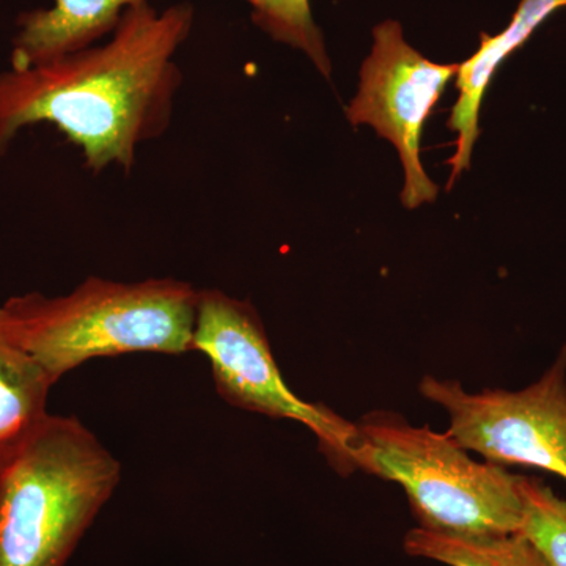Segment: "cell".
<instances>
[{"label":"cell","mask_w":566,"mask_h":566,"mask_svg":"<svg viewBox=\"0 0 566 566\" xmlns=\"http://www.w3.org/2000/svg\"><path fill=\"white\" fill-rule=\"evenodd\" d=\"M193 25L191 3L159 11L142 2L112 39L29 69L0 73V156L28 126L50 123L76 144L85 166L132 170L142 145L172 123L182 74L175 62Z\"/></svg>","instance_id":"cell-1"},{"label":"cell","mask_w":566,"mask_h":566,"mask_svg":"<svg viewBox=\"0 0 566 566\" xmlns=\"http://www.w3.org/2000/svg\"><path fill=\"white\" fill-rule=\"evenodd\" d=\"M200 290L177 279H85L63 296L28 293L2 304L11 333L57 382L98 357L192 353Z\"/></svg>","instance_id":"cell-2"},{"label":"cell","mask_w":566,"mask_h":566,"mask_svg":"<svg viewBox=\"0 0 566 566\" xmlns=\"http://www.w3.org/2000/svg\"><path fill=\"white\" fill-rule=\"evenodd\" d=\"M120 480L76 416H48L0 465V566H65Z\"/></svg>","instance_id":"cell-3"},{"label":"cell","mask_w":566,"mask_h":566,"mask_svg":"<svg viewBox=\"0 0 566 566\" xmlns=\"http://www.w3.org/2000/svg\"><path fill=\"white\" fill-rule=\"evenodd\" d=\"M365 471L405 488L422 528L460 536L520 534L521 475L476 463L449 434L416 428L387 412L356 424L352 472Z\"/></svg>","instance_id":"cell-4"},{"label":"cell","mask_w":566,"mask_h":566,"mask_svg":"<svg viewBox=\"0 0 566 566\" xmlns=\"http://www.w3.org/2000/svg\"><path fill=\"white\" fill-rule=\"evenodd\" d=\"M192 352L207 357L212 381L227 403L305 424L318 439L319 450L331 465L345 475L352 472L356 424L327 406L307 403L293 394L252 304L221 290H200Z\"/></svg>","instance_id":"cell-5"},{"label":"cell","mask_w":566,"mask_h":566,"mask_svg":"<svg viewBox=\"0 0 566 566\" xmlns=\"http://www.w3.org/2000/svg\"><path fill=\"white\" fill-rule=\"evenodd\" d=\"M427 400L450 417L447 434L488 463L526 465L566 480V345L534 385L468 394L453 379L424 376Z\"/></svg>","instance_id":"cell-6"},{"label":"cell","mask_w":566,"mask_h":566,"mask_svg":"<svg viewBox=\"0 0 566 566\" xmlns=\"http://www.w3.org/2000/svg\"><path fill=\"white\" fill-rule=\"evenodd\" d=\"M374 39L348 118L354 126H374L379 136L392 142L405 170L401 202L415 210L438 196V186L420 163V137L424 122L460 65L428 61L408 44L397 21L379 24Z\"/></svg>","instance_id":"cell-7"},{"label":"cell","mask_w":566,"mask_h":566,"mask_svg":"<svg viewBox=\"0 0 566 566\" xmlns=\"http://www.w3.org/2000/svg\"><path fill=\"white\" fill-rule=\"evenodd\" d=\"M565 7L566 0H520L509 28L494 36L482 33L480 50L469 61L460 63L457 74L460 96L447 123L458 134L455 155L449 159L452 174L447 188H452L461 172L471 166L472 150L480 136V106L495 70L512 52L520 50L531 39L535 29L549 14Z\"/></svg>","instance_id":"cell-8"},{"label":"cell","mask_w":566,"mask_h":566,"mask_svg":"<svg viewBox=\"0 0 566 566\" xmlns=\"http://www.w3.org/2000/svg\"><path fill=\"white\" fill-rule=\"evenodd\" d=\"M151 0H55L50 10L22 13L11 69L22 70L91 48L115 31L123 13Z\"/></svg>","instance_id":"cell-9"},{"label":"cell","mask_w":566,"mask_h":566,"mask_svg":"<svg viewBox=\"0 0 566 566\" xmlns=\"http://www.w3.org/2000/svg\"><path fill=\"white\" fill-rule=\"evenodd\" d=\"M50 376L11 333L0 305V465L44 422Z\"/></svg>","instance_id":"cell-10"},{"label":"cell","mask_w":566,"mask_h":566,"mask_svg":"<svg viewBox=\"0 0 566 566\" xmlns=\"http://www.w3.org/2000/svg\"><path fill=\"white\" fill-rule=\"evenodd\" d=\"M406 554L447 566H546L534 545L521 534L460 536L417 527L405 536Z\"/></svg>","instance_id":"cell-11"},{"label":"cell","mask_w":566,"mask_h":566,"mask_svg":"<svg viewBox=\"0 0 566 566\" xmlns=\"http://www.w3.org/2000/svg\"><path fill=\"white\" fill-rule=\"evenodd\" d=\"M524 517L520 534L538 551L546 566H566V499L542 480L521 476Z\"/></svg>","instance_id":"cell-12"},{"label":"cell","mask_w":566,"mask_h":566,"mask_svg":"<svg viewBox=\"0 0 566 566\" xmlns=\"http://www.w3.org/2000/svg\"><path fill=\"white\" fill-rule=\"evenodd\" d=\"M252 18L273 39L303 51L324 76H329L331 62L323 33L315 24L308 0H245Z\"/></svg>","instance_id":"cell-13"}]
</instances>
